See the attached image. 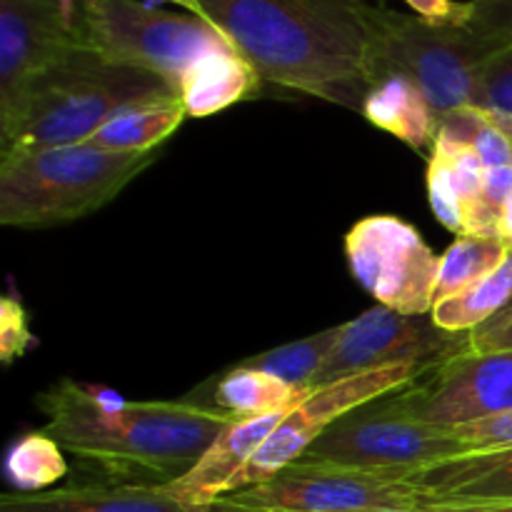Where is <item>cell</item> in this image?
I'll list each match as a JSON object with an SVG mask.
<instances>
[{"mask_svg": "<svg viewBox=\"0 0 512 512\" xmlns=\"http://www.w3.org/2000/svg\"><path fill=\"white\" fill-rule=\"evenodd\" d=\"M43 430L108 483L168 485L183 478L233 415L198 398L133 400L63 378L35 398Z\"/></svg>", "mask_w": 512, "mask_h": 512, "instance_id": "cell-1", "label": "cell"}, {"mask_svg": "<svg viewBox=\"0 0 512 512\" xmlns=\"http://www.w3.org/2000/svg\"><path fill=\"white\" fill-rule=\"evenodd\" d=\"M205 18L260 78L363 113L375 85L368 0H200Z\"/></svg>", "mask_w": 512, "mask_h": 512, "instance_id": "cell-2", "label": "cell"}, {"mask_svg": "<svg viewBox=\"0 0 512 512\" xmlns=\"http://www.w3.org/2000/svg\"><path fill=\"white\" fill-rule=\"evenodd\" d=\"M170 98H178L170 80L75 45L33 80L13 123L0 130V158L88 143L123 110Z\"/></svg>", "mask_w": 512, "mask_h": 512, "instance_id": "cell-3", "label": "cell"}, {"mask_svg": "<svg viewBox=\"0 0 512 512\" xmlns=\"http://www.w3.org/2000/svg\"><path fill=\"white\" fill-rule=\"evenodd\" d=\"M158 155L75 143L0 158V223L50 228L85 218L118 198Z\"/></svg>", "mask_w": 512, "mask_h": 512, "instance_id": "cell-4", "label": "cell"}, {"mask_svg": "<svg viewBox=\"0 0 512 512\" xmlns=\"http://www.w3.org/2000/svg\"><path fill=\"white\" fill-rule=\"evenodd\" d=\"M468 453L453 428L410 413L395 390L340 418L310 445L298 465L410 475Z\"/></svg>", "mask_w": 512, "mask_h": 512, "instance_id": "cell-5", "label": "cell"}, {"mask_svg": "<svg viewBox=\"0 0 512 512\" xmlns=\"http://www.w3.org/2000/svg\"><path fill=\"white\" fill-rule=\"evenodd\" d=\"M500 50L468 25H438L418 15L378 8L375 83L388 73L413 80L438 118L475 100L480 65Z\"/></svg>", "mask_w": 512, "mask_h": 512, "instance_id": "cell-6", "label": "cell"}, {"mask_svg": "<svg viewBox=\"0 0 512 512\" xmlns=\"http://www.w3.org/2000/svg\"><path fill=\"white\" fill-rule=\"evenodd\" d=\"M75 35L85 48L160 75L175 88L195 60L230 43L210 20L135 0H80Z\"/></svg>", "mask_w": 512, "mask_h": 512, "instance_id": "cell-7", "label": "cell"}, {"mask_svg": "<svg viewBox=\"0 0 512 512\" xmlns=\"http://www.w3.org/2000/svg\"><path fill=\"white\" fill-rule=\"evenodd\" d=\"M223 512H353L390 508L418 512L425 498L403 473L308 468L293 463L265 483L238 490L218 503Z\"/></svg>", "mask_w": 512, "mask_h": 512, "instance_id": "cell-8", "label": "cell"}, {"mask_svg": "<svg viewBox=\"0 0 512 512\" xmlns=\"http://www.w3.org/2000/svg\"><path fill=\"white\" fill-rule=\"evenodd\" d=\"M353 278L383 308L430 315L435 308L440 258L423 235L398 215H368L345 235Z\"/></svg>", "mask_w": 512, "mask_h": 512, "instance_id": "cell-9", "label": "cell"}, {"mask_svg": "<svg viewBox=\"0 0 512 512\" xmlns=\"http://www.w3.org/2000/svg\"><path fill=\"white\" fill-rule=\"evenodd\" d=\"M428 368L423 365H390V368L368 370V373L350 375L338 383L320 385L313 388L285 418L273 428V433L265 438V443L255 450L250 463L238 473V478L230 485V493L253 488L265 483L298 463L310 445L320 438L328 428H333L340 418H345L353 410L395 393L400 388L413 385ZM228 493V495H230Z\"/></svg>", "mask_w": 512, "mask_h": 512, "instance_id": "cell-10", "label": "cell"}, {"mask_svg": "<svg viewBox=\"0 0 512 512\" xmlns=\"http://www.w3.org/2000/svg\"><path fill=\"white\" fill-rule=\"evenodd\" d=\"M465 350L468 333H448L430 315H403L375 305L343 323L338 343L320 368L313 388L390 365L413 363L433 368Z\"/></svg>", "mask_w": 512, "mask_h": 512, "instance_id": "cell-11", "label": "cell"}, {"mask_svg": "<svg viewBox=\"0 0 512 512\" xmlns=\"http://www.w3.org/2000/svg\"><path fill=\"white\" fill-rule=\"evenodd\" d=\"M410 413L428 423H475L512 410V350L460 353L425 370L413 385L398 390Z\"/></svg>", "mask_w": 512, "mask_h": 512, "instance_id": "cell-12", "label": "cell"}, {"mask_svg": "<svg viewBox=\"0 0 512 512\" xmlns=\"http://www.w3.org/2000/svg\"><path fill=\"white\" fill-rule=\"evenodd\" d=\"M80 45L55 0H0V130L43 70Z\"/></svg>", "mask_w": 512, "mask_h": 512, "instance_id": "cell-13", "label": "cell"}, {"mask_svg": "<svg viewBox=\"0 0 512 512\" xmlns=\"http://www.w3.org/2000/svg\"><path fill=\"white\" fill-rule=\"evenodd\" d=\"M0 512H223L180 503L165 485L73 483L43 493H5Z\"/></svg>", "mask_w": 512, "mask_h": 512, "instance_id": "cell-14", "label": "cell"}, {"mask_svg": "<svg viewBox=\"0 0 512 512\" xmlns=\"http://www.w3.org/2000/svg\"><path fill=\"white\" fill-rule=\"evenodd\" d=\"M290 413V410H288ZM285 413L263 415V418H238L213 440L203 458L183 475L165 485L173 498L193 508H213L220 498L230 493V485L240 470L250 463L255 450L265 443Z\"/></svg>", "mask_w": 512, "mask_h": 512, "instance_id": "cell-15", "label": "cell"}, {"mask_svg": "<svg viewBox=\"0 0 512 512\" xmlns=\"http://www.w3.org/2000/svg\"><path fill=\"white\" fill-rule=\"evenodd\" d=\"M425 505L512 503V448L468 453L408 475Z\"/></svg>", "mask_w": 512, "mask_h": 512, "instance_id": "cell-16", "label": "cell"}, {"mask_svg": "<svg viewBox=\"0 0 512 512\" xmlns=\"http://www.w3.org/2000/svg\"><path fill=\"white\" fill-rule=\"evenodd\" d=\"M260 80L253 63L233 43H225L190 65L178 83V98L188 118H208L250 98Z\"/></svg>", "mask_w": 512, "mask_h": 512, "instance_id": "cell-17", "label": "cell"}, {"mask_svg": "<svg viewBox=\"0 0 512 512\" xmlns=\"http://www.w3.org/2000/svg\"><path fill=\"white\" fill-rule=\"evenodd\" d=\"M363 115L375 128L395 135L415 153H433L440 118L423 90L405 75H383L365 95Z\"/></svg>", "mask_w": 512, "mask_h": 512, "instance_id": "cell-18", "label": "cell"}, {"mask_svg": "<svg viewBox=\"0 0 512 512\" xmlns=\"http://www.w3.org/2000/svg\"><path fill=\"white\" fill-rule=\"evenodd\" d=\"M308 393L310 390H298L273 375L238 363L223 378L215 380L210 405L233 418H263V415L288 413Z\"/></svg>", "mask_w": 512, "mask_h": 512, "instance_id": "cell-19", "label": "cell"}, {"mask_svg": "<svg viewBox=\"0 0 512 512\" xmlns=\"http://www.w3.org/2000/svg\"><path fill=\"white\" fill-rule=\"evenodd\" d=\"M188 118L180 98L155 100L123 110L103 125L88 143L113 153H150L170 138Z\"/></svg>", "mask_w": 512, "mask_h": 512, "instance_id": "cell-20", "label": "cell"}, {"mask_svg": "<svg viewBox=\"0 0 512 512\" xmlns=\"http://www.w3.org/2000/svg\"><path fill=\"white\" fill-rule=\"evenodd\" d=\"M512 303V263L510 255L495 273L478 280L470 288L435 303L430 318L448 333H473L493 320Z\"/></svg>", "mask_w": 512, "mask_h": 512, "instance_id": "cell-21", "label": "cell"}, {"mask_svg": "<svg viewBox=\"0 0 512 512\" xmlns=\"http://www.w3.org/2000/svg\"><path fill=\"white\" fill-rule=\"evenodd\" d=\"M65 450L43 428L23 433L5 453L3 475L13 493H43L68 475Z\"/></svg>", "mask_w": 512, "mask_h": 512, "instance_id": "cell-22", "label": "cell"}, {"mask_svg": "<svg viewBox=\"0 0 512 512\" xmlns=\"http://www.w3.org/2000/svg\"><path fill=\"white\" fill-rule=\"evenodd\" d=\"M340 330H343V325H333V328L320 330L310 338L293 340V343L278 345V348L265 350L253 358L240 360V365L273 375V378L283 380L298 390H313L320 368L338 343Z\"/></svg>", "mask_w": 512, "mask_h": 512, "instance_id": "cell-23", "label": "cell"}, {"mask_svg": "<svg viewBox=\"0 0 512 512\" xmlns=\"http://www.w3.org/2000/svg\"><path fill=\"white\" fill-rule=\"evenodd\" d=\"M508 248L493 235H460L443 255H440L435 303L470 288L478 280L488 278L508 260Z\"/></svg>", "mask_w": 512, "mask_h": 512, "instance_id": "cell-24", "label": "cell"}, {"mask_svg": "<svg viewBox=\"0 0 512 512\" xmlns=\"http://www.w3.org/2000/svg\"><path fill=\"white\" fill-rule=\"evenodd\" d=\"M473 105L495 120L512 123V43L480 65Z\"/></svg>", "mask_w": 512, "mask_h": 512, "instance_id": "cell-25", "label": "cell"}, {"mask_svg": "<svg viewBox=\"0 0 512 512\" xmlns=\"http://www.w3.org/2000/svg\"><path fill=\"white\" fill-rule=\"evenodd\" d=\"M35 335L28 325V313L23 303L13 295H5L0 300V360L5 365L23 358L30 348H35Z\"/></svg>", "mask_w": 512, "mask_h": 512, "instance_id": "cell-26", "label": "cell"}, {"mask_svg": "<svg viewBox=\"0 0 512 512\" xmlns=\"http://www.w3.org/2000/svg\"><path fill=\"white\" fill-rule=\"evenodd\" d=\"M455 435L470 453H488V450L512 448V410L475 423L455 425Z\"/></svg>", "mask_w": 512, "mask_h": 512, "instance_id": "cell-27", "label": "cell"}, {"mask_svg": "<svg viewBox=\"0 0 512 512\" xmlns=\"http://www.w3.org/2000/svg\"><path fill=\"white\" fill-rule=\"evenodd\" d=\"M498 48L512 43V0H480L468 25Z\"/></svg>", "mask_w": 512, "mask_h": 512, "instance_id": "cell-28", "label": "cell"}, {"mask_svg": "<svg viewBox=\"0 0 512 512\" xmlns=\"http://www.w3.org/2000/svg\"><path fill=\"white\" fill-rule=\"evenodd\" d=\"M418 18L438 25H470L480 0H403Z\"/></svg>", "mask_w": 512, "mask_h": 512, "instance_id": "cell-29", "label": "cell"}, {"mask_svg": "<svg viewBox=\"0 0 512 512\" xmlns=\"http://www.w3.org/2000/svg\"><path fill=\"white\" fill-rule=\"evenodd\" d=\"M512 350V310L495 315L468 335V353H495Z\"/></svg>", "mask_w": 512, "mask_h": 512, "instance_id": "cell-30", "label": "cell"}, {"mask_svg": "<svg viewBox=\"0 0 512 512\" xmlns=\"http://www.w3.org/2000/svg\"><path fill=\"white\" fill-rule=\"evenodd\" d=\"M512 193V165H500V168H485L483 178V203L488 213L500 223L505 200Z\"/></svg>", "mask_w": 512, "mask_h": 512, "instance_id": "cell-31", "label": "cell"}, {"mask_svg": "<svg viewBox=\"0 0 512 512\" xmlns=\"http://www.w3.org/2000/svg\"><path fill=\"white\" fill-rule=\"evenodd\" d=\"M418 512H512V503L490 505H425Z\"/></svg>", "mask_w": 512, "mask_h": 512, "instance_id": "cell-32", "label": "cell"}, {"mask_svg": "<svg viewBox=\"0 0 512 512\" xmlns=\"http://www.w3.org/2000/svg\"><path fill=\"white\" fill-rule=\"evenodd\" d=\"M498 238L503 240V245H505V248H508V253H512V193H510V198L505 200L503 213H500Z\"/></svg>", "mask_w": 512, "mask_h": 512, "instance_id": "cell-33", "label": "cell"}, {"mask_svg": "<svg viewBox=\"0 0 512 512\" xmlns=\"http://www.w3.org/2000/svg\"><path fill=\"white\" fill-rule=\"evenodd\" d=\"M55 3H58L60 10H63L65 20H68V23L75 28V18H78V5H80V0H55Z\"/></svg>", "mask_w": 512, "mask_h": 512, "instance_id": "cell-34", "label": "cell"}, {"mask_svg": "<svg viewBox=\"0 0 512 512\" xmlns=\"http://www.w3.org/2000/svg\"><path fill=\"white\" fill-rule=\"evenodd\" d=\"M170 3L180 5V8L188 10L190 15H198V18H205V10H203V5H200V0H170ZM205 20H208V18H205Z\"/></svg>", "mask_w": 512, "mask_h": 512, "instance_id": "cell-35", "label": "cell"}, {"mask_svg": "<svg viewBox=\"0 0 512 512\" xmlns=\"http://www.w3.org/2000/svg\"><path fill=\"white\" fill-rule=\"evenodd\" d=\"M353 512H408V510H390V508H370V510H353Z\"/></svg>", "mask_w": 512, "mask_h": 512, "instance_id": "cell-36", "label": "cell"}, {"mask_svg": "<svg viewBox=\"0 0 512 512\" xmlns=\"http://www.w3.org/2000/svg\"><path fill=\"white\" fill-rule=\"evenodd\" d=\"M498 123H500V125H503V128H505V130H508V135H510V138H512V123H503V120H498Z\"/></svg>", "mask_w": 512, "mask_h": 512, "instance_id": "cell-37", "label": "cell"}, {"mask_svg": "<svg viewBox=\"0 0 512 512\" xmlns=\"http://www.w3.org/2000/svg\"><path fill=\"white\" fill-rule=\"evenodd\" d=\"M510 263H512V253H510ZM508 310H512V303H510V308ZM508 310H503V313H508Z\"/></svg>", "mask_w": 512, "mask_h": 512, "instance_id": "cell-38", "label": "cell"}]
</instances>
